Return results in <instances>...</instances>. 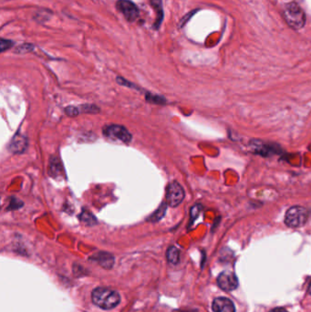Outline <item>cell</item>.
<instances>
[{"mask_svg": "<svg viewBox=\"0 0 311 312\" xmlns=\"http://www.w3.org/2000/svg\"><path fill=\"white\" fill-rule=\"evenodd\" d=\"M91 299L96 306L105 311L113 310L121 302V296L118 292L106 288L95 289L92 291Z\"/></svg>", "mask_w": 311, "mask_h": 312, "instance_id": "cell-1", "label": "cell"}, {"mask_svg": "<svg viewBox=\"0 0 311 312\" xmlns=\"http://www.w3.org/2000/svg\"><path fill=\"white\" fill-rule=\"evenodd\" d=\"M284 17L289 26L293 29H301L306 23L304 11L296 3H290L285 7Z\"/></svg>", "mask_w": 311, "mask_h": 312, "instance_id": "cell-2", "label": "cell"}, {"mask_svg": "<svg viewBox=\"0 0 311 312\" xmlns=\"http://www.w3.org/2000/svg\"><path fill=\"white\" fill-rule=\"evenodd\" d=\"M309 218L308 210L300 205L290 207L285 215V224L292 228L304 226Z\"/></svg>", "mask_w": 311, "mask_h": 312, "instance_id": "cell-3", "label": "cell"}, {"mask_svg": "<svg viewBox=\"0 0 311 312\" xmlns=\"http://www.w3.org/2000/svg\"><path fill=\"white\" fill-rule=\"evenodd\" d=\"M102 133L108 138L113 139V140L121 141L124 144H129L133 139V136L129 131L123 125H119V124L106 125L102 129Z\"/></svg>", "mask_w": 311, "mask_h": 312, "instance_id": "cell-4", "label": "cell"}, {"mask_svg": "<svg viewBox=\"0 0 311 312\" xmlns=\"http://www.w3.org/2000/svg\"><path fill=\"white\" fill-rule=\"evenodd\" d=\"M184 196H185L184 190L178 182L173 181L168 184L165 198H166L167 205L169 206L177 207L178 205L182 204V201L184 199Z\"/></svg>", "mask_w": 311, "mask_h": 312, "instance_id": "cell-5", "label": "cell"}, {"mask_svg": "<svg viewBox=\"0 0 311 312\" xmlns=\"http://www.w3.org/2000/svg\"><path fill=\"white\" fill-rule=\"evenodd\" d=\"M116 7L129 22H134L140 16L138 7L130 0H118Z\"/></svg>", "mask_w": 311, "mask_h": 312, "instance_id": "cell-6", "label": "cell"}, {"mask_svg": "<svg viewBox=\"0 0 311 312\" xmlns=\"http://www.w3.org/2000/svg\"><path fill=\"white\" fill-rule=\"evenodd\" d=\"M217 284L223 291H232L237 288L238 280L234 272L225 270L218 276Z\"/></svg>", "mask_w": 311, "mask_h": 312, "instance_id": "cell-7", "label": "cell"}, {"mask_svg": "<svg viewBox=\"0 0 311 312\" xmlns=\"http://www.w3.org/2000/svg\"><path fill=\"white\" fill-rule=\"evenodd\" d=\"M28 141L25 135L16 133L11 139L8 145V150L14 155H21L27 151Z\"/></svg>", "mask_w": 311, "mask_h": 312, "instance_id": "cell-8", "label": "cell"}, {"mask_svg": "<svg viewBox=\"0 0 311 312\" xmlns=\"http://www.w3.org/2000/svg\"><path fill=\"white\" fill-rule=\"evenodd\" d=\"M212 309L214 312H236V308L232 301L226 298L215 299Z\"/></svg>", "mask_w": 311, "mask_h": 312, "instance_id": "cell-9", "label": "cell"}, {"mask_svg": "<svg viewBox=\"0 0 311 312\" xmlns=\"http://www.w3.org/2000/svg\"><path fill=\"white\" fill-rule=\"evenodd\" d=\"M91 260H94L95 262L99 264L103 269H112L114 265V257L112 254L108 252H98L94 254L92 257L90 258Z\"/></svg>", "mask_w": 311, "mask_h": 312, "instance_id": "cell-10", "label": "cell"}, {"mask_svg": "<svg viewBox=\"0 0 311 312\" xmlns=\"http://www.w3.org/2000/svg\"><path fill=\"white\" fill-rule=\"evenodd\" d=\"M151 5L153 8L156 12V21L155 24L156 29H158L163 18V10H162V5H161V0H151Z\"/></svg>", "mask_w": 311, "mask_h": 312, "instance_id": "cell-11", "label": "cell"}, {"mask_svg": "<svg viewBox=\"0 0 311 312\" xmlns=\"http://www.w3.org/2000/svg\"><path fill=\"white\" fill-rule=\"evenodd\" d=\"M167 203L163 202L161 203V205L158 207V209L156 210V212H154L152 215L147 218V221L149 222H158V221L161 220V218L164 216L165 213H166L167 210Z\"/></svg>", "mask_w": 311, "mask_h": 312, "instance_id": "cell-12", "label": "cell"}, {"mask_svg": "<svg viewBox=\"0 0 311 312\" xmlns=\"http://www.w3.org/2000/svg\"><path fill=\"white\" fill-rule=\"evenodd\" d=\"M62 172L61 162L57 157H51L49 161V174L52 176H58Z\"/></svg>", "mask_w": 311, "mask_h": 312, "instance_id": "cell-13", "label": "cell"}, {"mask_svg": "<svg viewBox=\"0 0 311 312\" xmlns=\"http://www.w3.org/2000/svg\"><path fill=\"white\" fill-rule=\"evenodd\" d=\"M80 220L84 223L87 226H94L97 224V218L92 215V213L89 210L83 209L79 216Z\"/></svg>", "mask_w": 311, "mask_h": 312, "instance_id": "cell-14", "label": "cell"}, {"mask_svg": "<svg viewBox=\"0 0 311 312\" xmlns=\"http://www.w3.org/2000/svg\"><path fill=\"white\" fill-rule=\"evenodd\" d=\"M167 260L171 264H177L180 260V251L175 247H170L166 251Z\"/></svg>", "mask_w": 311, "mask_h": 312, "instance_id": "cell-15", "label": "cell"}, {"mask_svg": "<svg viewBox=\"0 0 311 312\" xmlns=\"http://www.w3.org/2000/svg\"><path fill=\"white\" fill-rule=\"evenodd\" d=\"M145 99H146V101H148L151 103H156V104H165L166 103V100L163 96L152 94L150 92L146 93Z\"/></svg>", "mask_w": 311, "mask_h": 312, "instance_id": "cell-16", "label": "cell"}, {"mask_svg": "<svg viewBox=\"0 0 311 312\" xmlns=\"http://www.w3.org/2000/svg\"><path fill=\"white\" fill-rule=\"evenodd\" d=\"M23 205H24V203L22 202L21 200L16 198L15 196H12V197H10V200H9V205H8L6 209L8 210V211L17 210L21 208Z\"/></svg>", "mask_w": 311, "mask_h": 312, "instance_id": "cell-17", "label": "cell"}, {"mask_svg": "<svg viewBox=\"0 0 311 312\" xmlns=\"http://www.w3.org/2000/svg\"><path fill=\"white\" fill-rule=\"evenodd\" d=\"M82 113H100V108L97 107L96 105L93 104H84L80 109Z\"/></svg>", "mask_w": 311, "mask_h": 312, "instance_id": "cell-18", "label": "cell"}, {"mask_svg": "<svg viewBox=\"0 0 311 312\" xmlns=\"http://www.w3.org/2000/svg\"><path fill=\"white\" fill-rule=\"evenodd\" d=\"M202 211V205H194L190 210V217H191V223H193L198 217L200 212Z\"/></svg>", "mask_w": 311, "mask_h": 312, "instance_id": "cell-19", "label": "cell"}, {"mask_svg": "<svg viewBox=\"0 0 311 312\" xmlns=\"http://www.w3.org/2000/svg\"><path fill=\"white\" fill-rule=\"evenodd\" d=\"M81 113V110L75 106H68L65 109V113L70 117H76Z\"/></svg>", "mask_w": 311, "mask_h": 312, "instance_id": "cell-20", "label": "cell"}, {"mask_svg": "<svg viewBox=\"0 0 311 312\" xmlns=\"http://www.w3.org/2000/svg\"><path fill=\"white\" fill-rule=\"evenodd\" d=\"M13 45H14L13 41L2 38V39H1V42H0V49H1V52H4L5 50L11 49V48L13 47Z\"/></svg>", "mask_w": 311, "mask_h": 312, "instance_id": "cell-21", "label": "cell"}, {"mask_svg": "<svg viewBox=\"0 0 311 312\" xmlns=\"http://www.w3.org/2000/svg\"><path fill=\"white\" fill-rule=\"evenodd\" d=\"M33 49V45L30 44H23L21 46H19L17 49H16V52L17 53H26L28 51H31Z\"/></svg>", "mask_w": 311, "mask_h": 312, "instance_id": "cell-22", "label": "cell"}, {"mask_svg": "<svg viewBox=\"0 0 311 312\" xmlns=\"http://www.w3.org/2000/svg\"><path fill=\"white\" fill-rule=\"evenodd\" d=\"M270 312H289L288 311H286L285 309L283 308H276V309H274Z\"/></svg>", "mask_w": 311, "mask_h": 312, "instance_id": "cell-23", "label": "cell"}, {"mask_svg": "<svg viewBox=\"0 0 311 312\" xmlns=\"http://www.w3.org/2000/svg\"><path fill=\"white\" fill-rule=\"evenodd\" d=\"M309 292H310V294L311 295V284H310V287H309Z\"/></svg>", "mask_w": 311, "mask_h": 312, "instance_id": "cell-24", "label": "cell"}]
</instances>
